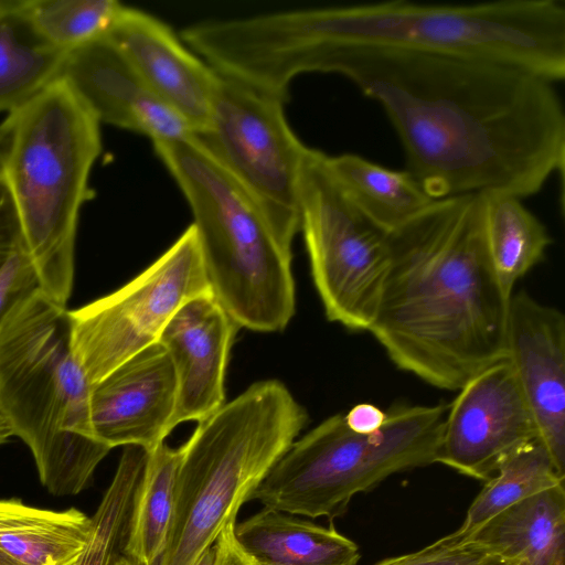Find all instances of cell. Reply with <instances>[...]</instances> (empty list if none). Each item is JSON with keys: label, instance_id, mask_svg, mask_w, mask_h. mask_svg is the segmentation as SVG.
<instances>
[{"label": "cell", "instance_id": "1f68e13d", "mask_svg": "<svg viewBox=\"0 0 565 565\" xmlns=\"http://www.w3.org/2000/svg\"><path fill=\"white\" fill-rule=\"evenodd\" d=\"M344 415L347 426L358 434L377 431L386 419V412L371 403H360Z\"/></svg>", "mask_w": 565, "mask_h": 565}, {"label": "cell", "instance_id": "74e56055", "mask_svg": "<svg viewBox=\"0 0 565 565\" xmlns=\"http://www.w3.org/2000/svg\"><path fill=\"white\" fill-rule=\"evenodd\" d=\"M495 565H509V564L503 563V562H499V563H498V564H495Z\"/></svg>", "mask_w": 565, "mask_h": 565}, {"label": "cell", "instance_id": "8992f818", "mask_svg": "<svg viewBox=\"0 0 565 565\" xmlns=\"http://www.w3.org/2000/svg\"><path fill=\"white\" fill-rule=\"evenodd\" d=\"M307 420L281 382L265 380L200 422L180 447L173 516L154 565H195Z\"/></svg>", "mask_w": 565, "mask_h": 565}, {"label": "cell", "instance_id": "484cf974", "mask_svg": "<svg viewBox=\"0 0 565 565\" xmlns=\"http://www.w3.org/2000/svg\"><path fill=\"white\" fill-rule=\"evenodd\" d=\"M147 455L138 446L124 448L113 480L90 516V539L77 565H111L122 554Z\"/></svg>", "mask_w": 565, "mask_h": 565}, {"label": "cell", "instance_id": "52a82bcc", "mask_svg": "<svg viewBox=\"0 0 565 565\" xmlns=\"http://www.w3.org/2000/svg\"><path fill=\"white\" fill-rule=\"evenodd\" d=\"M152 143L191 209L215 299L239 328L284 330L296 309L291 245L193 135Z\"/></svg>", "mask_w": 565, "mask_h": 565}, {"label": "cell", "instance_id": "9a60e30c", "mask_svg": "<svg viewBox=\"0 0 565 565\" xmlns=\"http://www.w3.org/2000/svg\"><path fill=\"white\" fill-rule=\"evenodd\" d=\"M150 89L191 128L205 130L220 74L158 18L122 4L105 34Z\"/></svg>", "mask_w": 565, "mask_h": 565}, {"label": "cell", "instance_id": "6da1fadb", "mask_svg": "<svg viewBox=\"0 0 565 565\" xmlns=\"http://www.w3.org/2000/svg\"><path fill=\"white\" fill-rule=\"evenodd\" d=\"M317 73L347 77L376 100L405 152L406 171L434 200L537 193L563 173L565 114L554 83L472 58L348 50Z\"/></svg>", "mask_w": 565, "mask_h": 565}, {"label": "cell", "instance_id": "f1b7e54d", "mask_svg": "<svg viewBox=\"0 0 565 565\" xmlns=\"http://www.w3.org/2000/svg\"><path fill=\"white\" fill-rule=\"evenodd\" d=\"M40 289L30 256L25 249L18 252L0 271V330L13 310Z\"/></svg>", "mask_w": 565, "mask_h": 565}, {"label": "cell", "instance_id": "836d02e7", "mask_svg": "<svg viewBox=\"0 0 565 565\" xmlns=\"http://www.w3.org/2000/svg\"><path fill=\"white\" fill-rule=\"evenodd\" d=\"M213 561H214V551H213V546L207 550L202 556L201 558L198 561V563L195 565H213Z\"/></svg>", "mask_w": 565, "mask_h": 565}, {"label": "cell", "instance_id": "e575fe53", "mask_svg": "<svg viewBox=\"0 0 565 565\" xmlns=\"http://www.w3.org/2000/svg\"><path fill=\"white\" fill-rule=\"evenodd\" d=\"M111 565H138L137 563H135L134 561H131L129 557L125 556L124 554H121L120 556H118L113 563Z\"/></svg>", "mask_w": 565, "mask_h": 565}, {"label": "cell", "instance_id": "8d00e7d4", "mask_svg": "<svg viewBox=\"0 0 565 565\" xmlns=\"http://www.w3.org/2000/svg\"><path fill=\"white\" fill-rule=\"evenodd\" d=\"M0 565H14V564L0 553Z\"/></svg>", "mask_w": 565, "mask_h": 565}, {"label": "cell", "instance_id": "30bf717a", "mask_svg": "<svg viewBox=\"0 0 565 565\" xmlns=\"http://www.w3.org/2000/svg\"><path fill=\"white\" fill-rule=\"evenodd\" d=\"M286 102L220 74L209 125L192 135L256 200L280 238L291 245L300 231L297 183L308 146L291 129Z\"/></svg>", "mask_w": 565, "mask_h": 565}, {"label": "cell", "instance_id": "8fae6325", "mask_svg": "<svg viewBox=\"0 0 565 565\" xmlns=\"http://www.w3.org/2000/svg\"><path fill=\"white\" fill-rule=\"evenodd\" d=\"M212 294L193 224L116 291L70 311L73 351L90 385L158 342L189 300Z\"/></svg>", "mask_w": 565, "mask_h": 565}, {"label": "cell", "instance_id": "d590c367", "mask_svg": "<svg viewBox=\"0 0 565 565\" xmlns=\"http://www.w3.org/2000/svg\"><path fill=\"white\" fill-rule=\"evenodd\" d=\"M15 0H0V14L12 7L14 4Z\"/></svg>", "mask_w": 565, "mask_h": 565}, {"label": "cell", "instance_id": "e0dca14e", "mask_svg": "<svg viewBox=\"0 0 565 565\" xmlns=\"http://www.w3.org/2000/svg\"><path fill=\"white\" fill-rule=\"evenodd\" d=\"M239 329L213 294L189 300L163 329L158 342L170 355L178 385L173 429L200 423L225 404L228 353Z\"/></svg>", "mask_w": 565, "mask_h": 565}, {"label": "cell", "instance_id": "3957f363", "mask_svg": "<svg viewBox=\"0 0 565 565\" xmlns=\"http://www.w3.org/2000/svg\"><path fill=\"white\" fill-rule=\"evenodd\" d=\"M391 246L369 332L398 369L458 391L507 359L511 298L486 249L479 194L436 200L391 234Z\"/></svg>", "mask_w": 565, "mask_h": 565}, {"label": "cell", "instance_id": "4316f807", "mask_svg": "<svg viewBox=\"0 0 565 565\" xmlns=\"http://www.w3.org/2000/svg\"><path fill=\"white\" fill-rule=\"evenodd\" d=\"M121 7L116 0L25 2V11L40 33L66 52L104 36Z\"/></svg>", "mask_w": 565, "mask_h": 565}, {"label": "cell", "instance_id": "d4e9b609", "mask_svg": "<svg viewBox=\"0 0 565 565\" xmlns=\"http://www.w3.org/2000/svg\"><path fill=\"white\" fill-rule=\"evenodd\" d=\"M561 475L539 438L510 454L486 481L467 510L458 531L473 535L489 520L515 503L563 484Z\"/></svg>", "mask_w": 565, "mask_h": 565}, {"label": "cell", "instance_id": "ba28073f", "mask_svg": "<svg viewBox=\"0 0 565 565\" xmlns=\"http://www.w3.org/2000/svg\"><path fill=\"white\" fill-rule=\"evenodd\" d=\"M448 404H396L372 434L351 430L343 414L295 440L252 492L265 508L330 521L388 477L437 463Z\"/></svg>", "mask_w": 565, "mask_h": 565}, {"label": "cell", "instance_id": "7c38bea8", "mask_svg": "<svg viewBox=\"0 0 565 565\" xmlns=\"http://www.w3.org/2000/svg\"><path fill=\"white\" fill-rule=\"evenodd\" d=\"M458 391L445 417L437 463L487 481L510 454L539 438L537 428L507 359Z\"/></svg>", "mask_w": 565, "mask_h": 565}, {"label": "cell", "instance_id": "9c48e42d", "mask_svg": "<svg viewBox=\"0 0 565 565\" xmlns=\"http://www.w3.org/2000/svg\"><path fill=\"white\" fill-rule=\"evenodd\" d=\"M327 154L307 148L297 183L300 231L327 318L351 331L374 321L392 256L391 234L347 196Z\"/></svg>", "mask_w": 565, "mask_h": 565}, {"label": "cell", "instance_id": "603a6c76", "mask_svg": "<svg viewBox=\"0 0 565 565\" xmlns=\"http://www.w3.org/2000/svg\"><path fill=\"white\" fill-rule=\"evenodd\" d=\"M486 249L508 298L513 288L545 256L552 238L521 199L498 192L479 194Z\"/></svg>", "mask_w": 565, "mask_h": 565}, {"label": "cell", "instance_id": "2e32d148", "mask_svg": "<svg viewBox=\"0 0 565 565\" xmlns=\"http://www.w3.org/2000/svg\"><path fill=\"white\" fill-rule=\"evenodd\" d=\"M60 77L99 124L147 136L152 142L193 134L105 35L70 51Z\"/></svg>", "mask_w": 565, "mask_h": 565}, {"label": "cell", "instance_id": "7402d4cb", "mask_svg": "<svg viewBox=\"0 0 565 565\" xmlns=\"http://www.w3.org/2000/svg\"><path fill=\"white\" fill-rule=\"evenodd\" d=\"M25 2L0 14V111L19 108L58 78L68 53L40 33Z\"/></svg>", "mask_w": 565, "mask_h": 565}, {"label": "cell", "instance_id": "7a4b0ae2", "mask_svg": "<svg viewBox=\"0 0 565 565\" xmlns=\"http://www.w3.org/2000/svg\"><path fill=\"white\" fill-rule=\"evenodd\" d=\"M232 52L252 84L289 96L291 81L348 50H395L521 68L553 83L565 76V7L559 0L426 4L395 0L277 11L238 19Z\"/></svg>", "mask_w": 565, "mask_h": 565}, {"label": "cell", "instance_id": "5b68a950", "mask_svg": "<svg viewBox=\"0 0 565 565\" xmlns=\"http://www.w3.org/2000/svg\"><path fill=\"white\" fill-rule=\"evenodd\" d=\"M90 391L73 351L70 310L35 291L0 330V412L54 495L85 490L110 450L95 438Z\"/></svg>", "mask_w": 565, "mask_h": 565}, {"label": "cell", "instance_id": "4dcf8cb0", "mask_svg": "<svg viewBox=\"0 0 565 565\" xmlns=\"http://www.w3.org/2000/svg\"><path fill=\"white\" fill-rule=\"evenodd\" d=\"M235 523L228 524L215 541L213 565H259L237 541Z\"/></svg>", "mask_w": 565, "mask_h": 565}, {"label": "cell", "instance_id": "f546056e", "mask_svg": "<svg viewBox=\"0 0 565 565\" xmlns=\"http://www.w3.org/2000/svg\"><path fill=\"white\" fill-rule=\"evenodd\" d=\"M22 249L25 245L19 214L9 186L0 174V271Z\"/></svg>", "mask_w": 565, "mask_h": 565}, {"label": "cell", "instance_id": "ac0fdd59", "mask_svg": "<svg viewBox=\"0 0 565 565\" xmlns=\"http://www.w3.org/2000/svg\"><path fill=\"white\" fill-rule=\"evenodd\" d=\"M469 537L509 565H565L564 483L505 509Z\"/></svg>", "mask_w": 565, "mask_h": 565}, {"label": "cell", "instance_id": "d6a6232c", "mask_svg": "<svg viewBox=\"0 0 565 565\" xmlns=\"http://www.w3.org/2000/svg\"><path fill=\"white\" fill-rule=\"evenodd\" d=\"M11 436H13L12 430L0 412V445L6 443Z\"/></svg>", "mask_w": 565, "mask_h": 565}, {"label": "cell", "instance_id": "cb8c5ba5", "mask_svg": "<svg viewBox=\"0 0 565 565\" xmlns=\"http://www.w3.org/2000/svg\"><path fill=\"white\" fill-rule=\"evenodd\" d=\"M180 461L181 448L164 441L148 451L122 550L138 565H154L167 544Z\"/></svg>", "mask_w": 565, "mask_h": 565}, {"label": "cell", "instance_id": "5bb4252c", "mask_svg": "<svg viewBox=\"0 0 565 565\" xmlns=\"http://www.w3.org/2000/svg\"><path fill=\"white\" fill-rule=\"evenodd\" d=\"M177 393V376L168 351L159 342L147 347L92 386L95 438L109 449H154L173 430Z\"/></svg>", "mask_w": 565, "mask_h": 565}, {"label": "cell", "instance_id": "d6986e66", "mask_svg": "<svg viewBox=\"0 0 565 565\" xmlns=\"http://www.w3.org/2000/svg\"><path fill=\"white\" fill-rule=\"evenodd\" d=\"M239 544L259 565H358L359 546L330 526L263 508L235 523Z\"/></svg>", "mask_w": 565, "mask_h": 565}, {"label": "cell", "instance_id": "4fadbf2b", "mask_svg": "<svg viewBox=\"0 0 565 565\" xmlns=\"http://www.w3.org/2000/svg\"><path fill=\"white\" fill-rule=\"evenodd\" d=\"M507 360L533 415L539 439L565 476V318L525 291L509 302Z\"/></svg>", "mask_w": 565, "mask_h": 565}, {"label": "cell", "instance_id": "83f0119b", "mask_svg": "<svg viewBox=\"0 0 565 565\" xmlns=\"http://www.w3.org/2000/svg\"><path fill=\"white\" fill-rule=\"evenodd\" d=\"M501 562L473 537L455 531L412 553L373 565H495Z\"/></svg>", "mask_w": 565, "mask_h": 565}, {"label": "cell", "instance_id": "277c9868", "mask_svg": "<svg viewBox=\"0 0 565 565\" xmlns=\"http://www.w3.org/2000/svg\"><path fill=\"white\" fill-rule=\"evenodd\" d=\"M102 152L100 124L58 77L0 122V174L12 194L41 290L65 306L79 212Z\"/></svg>", "mask_w": 565, "mask_h": 565}, {"label": "cell", "instance_id": "44dd1931", "mask_svg": "<svg viewBox=\"0 0 565 565\" xmlns=\"http://www.w3.org/2000/svg\"><path fill=\"white\" fill-rule=\"evenodd\" d=\"M326 161L354 205L388 233L415 220L436 201L406 170H391L354 153L327 154Z\"/></svg>", "mask_w": 565, "mask_h": 565}, {"label": "cell", "instance_id": "ffe728a7", "mask_svg": "<svg viewBox=\"0 0 565 565\" xmlns=\"http://www.w3.org/2000/svg\"><path fill=\"white\" fill-rule=\"evenodd\" d=\"M93 529L76 508L53 511L0 500V553L14 565H77Z\"/></svg>", "mask_w": 565, "mask_h": 565}]
</instances>
